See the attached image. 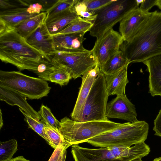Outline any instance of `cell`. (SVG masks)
<instances>
[{"instance_id": "f35d334b", "label": "cell", "mask_w": 161, "mask_h": 161, "mask_svg": "<svg viewBox=\"0 0 161 161\" xmlns=\"http://www.w3.org/2000/svg\"><path fill=\"white\" fill-rule=\"evenodd\" d=\"M156 6L161 10V0H157Z\"/></svg>"}, {"instance_id": "e0dca14e", "label": "cell", "mask_w": 161, "mask_h": 161, "mask_svg": "<svg viewBox=\"0 0 161 161\" xmlns=\"http://www.w3.org/2000/svg\"><path fill=\"white\" fill-rule=\"evenodd\" d=\"M142 63L149 73V92L153 97L161 96V54L149 58Z\"/></svg>"}, {"instance_id": "484cf974", "label": "cell", "mask_w": 161, "mask_h": 161, "mask_svg": "<svg viewBox=\"0 0 161 161\" xmlns=\"http://www.w3.org/2000/svg\"><path fill=\"white\" fill-rule=\"evenodd\" d=\"M58 64L52 59V57H45L39 63L35 73L40 78L49 81V75L58 67Z\"/></svg>"}, {"instance_id": "4316f807", "label": "cell", "mask_w": 161, "mask_h": 161, "mask_svg": "<svg viewBox=\"0 0 161 161\" xmlns=\"http://www.w3.org/2000/svg\"><path fill=\"white\" fill-rule=\"evenodd\" d=\"M44 128L45 133L50 142L49 145L54 149L59 145H71L67 142L59 130L52 127L46 125Z\"/></svg>"}, {"instance_id": "30bf717a", "label": "cell", "mask_w": 161, "mask_h": 161, "mask_svg": "<svg viewBox=\"0 0 161 161\" xmlns=\"http://www.w3.org/2000/svg\"><path fill=\"white\" fill-rule=\"evenodd\" d=\"M71 153L75 161H131L137 158L129 157L116 158L109 148H89L72 146Z\"/></svg>"}, {"instance_id": "e575fe53", "label": "cell", "mask_w": 161, "mask_h": 161, "mask_svg": "<svg viewBox=\"0 0 161 161\" xmlns=\"http://www.w3.org/2000/svg\"><path fill=\"white\" fill-rule=\"evenodd\" d=\"M154 135L161 137V109L154 121Z\"/></svg>"}, {"instance_id": "4dcf8cb0", "label": "cell", "mask_w": 161, "mask_h": 161, "mask_svg": "<svg viewBox=\"0 0 161 161\" xmlns=\"http://www.w3.org/2000/svg\"><path fill=\"white\" fill-rule=\"evenodd\" d=\"M115 0H84L87 11L92 12L100 10L110 4Z\"/></svg>"}, {"instance_id": "f546056e", "label": "cell", "mask_w": 161, "mask_h": 161, "mask_svg": "<svg viewBox=\"0 0 161 161\" xmlns=\"http://www.w3.org/2000/svg\"><path fill=\"white\" fill-rule=\"evenodd\" d=\"M38 113L41 117V121L46 125H48L56 129L59 130V121L54 116L49 108L42 104Z\"/></svg>"}, {"instance_id": "74e56055", "label": "cell", "mask_w": 161, "mask_h": 161, "mask_svg": "<svg viewBox=\"0 0 161 161\" xmlns=\"http://www.w3.org/2000/svg\"><path fill=\"white\" fill-rule=\"evenodd\" d=\"M3 120L2 117V113L1 110L0 109V129L3 127Z\"/></svg>"}, {"instance_id": "7c38bea8", "label": "cell", "mask_w": 161, "mask_h": 161, "mask_svg": "<svg viewBox=\"0 0 161 161\" xmlns=\"http://www.w3.org/2000/svg\"><path fill=\"white\" fill-rule=\"evenodd\" d=\"M100 72L97 63L81 77L82 83L75 106L70 115L72 119L81 121L86 100L96 78Z\"/></svg>"}, {"instance_id": "8d00e7d4", "label": "cell", "mask_w": 161, "mask_h": 161, "mask_svg": "<svg viewBox=\"0 0 161 161\" xmlns=\"http://www.w3.org/2000/svg\"><path fill=\"white\" fill-rule=\"evenodd\" d=\"M8 161H30L26 159L23 156H19L15 158L11 159Z\"/></svg>"}, {"instance_id": "83f0119b", "label": "cell", "mask_w": 161, "mask_h": 161, "mask_svg": "<svg viewBox=\"0 0 161 161\" xmlns=\"http://www.w3.org/2000/svg\"><path fill=\"white\" fill-rule=\"evenodd\" d=\"M17 141L12 139L0 143V161H8L11 159L18 150Z\"/></svg>"}, {"instance_id": "ac0fdd59", "label": "cell", "mask_w": 161, "mask_h": 161, "mask_svg": "<svg viewBox=\"0 0 161 161\" xmlns=\"http://www.w3.org/2000/svg\"><path fill=\"white\" fill-rule=\"evenodd\" d=\"M127 65L117 72L105 76L107 90L108 96L125 94L126 85L129 82L127 77Z\"/></svg>"}, {"instance_id": "d590c367", "label": "cell", "mask_w": 161, "mask_h": 161, "mask_svg": "<svg viewBox=\"0 0 161 161\" xmlns=\"http://www.w3.org/2000/svg\"><path fill=\"white\" fill-rule=\"evenodd\" d=\"M72 9L78 15L81 12L87 11L86 5L84 0H77Z\"/></svg>"}, {"instance_id": "b9f144b4", "label": "cell", "mask_w": 161, "mask_h": 161, "mask_svg": "<svg viewBox=\"0 0 161 161\" xmlns=\"http://www.w3.org/2000/svg\"><path fill=\"white\" fill-rule=\"evenodd\" d=\"M131 161H143L142 160V158H137L135 159H134Z\"/></svg>"}, {"instance_id": "d6a6232c", "label": "cell", "mask_w": 161, "mask_h": 161, "mask_svg": "<svg viewBox=\"0 0 161 161\" xmlns=\"http://www.w3.org/2000/svg\"><path fill=\"white\" fill-rule=\"evenodd\" d=\"M68 146H58L54 149L48 161H65L67 154L66 149Z\"/></svg>"}, {"instance_id": "ffe728a7", "label": "cell", "mask_w": 161, "mask_h": 161, "mask_svg": "<svg viewBox=\"0 0 161 161\" xmlns=\"http://www.w3.org/2000/svg\"><path fill=\"white\" fill-rule=\"evenodd\" d=\"M82 18L78 15L72 8L58 15L45 23L49 32L53 35L61 31L72 22Z\"/></svg>"}, {"instance_id": "44dd1931", "label": "cell", "mask_w": 161, "mask_h": 161, "mask_svg": "<svg viewBox=\"0 0 161 161\" xmlns=\"http://www.w3.org/2000/svg\"><path fill=\"white\" fill-rule=\"evenodd\" d=\"M47 12H43L22 21L14 27L16 32L26 39L45 22Z\"/></svg>"}, {"instance_id": "f1b7e54d", "label": "cell", "mask_w": 161, "mask_h": 161, "mask_svg": "<svg viewBox=\"0 0 161 161\" xmlns=\"http://www.w3.org/2000/svg\"><path fill=\"white\" fill-rule=\"evenodd\" d=\"M19 109L24 116L25 120L27 123L29 127L41 136L49 145V141L44 130L46 125L41 120H37L28 115L20 108H19Z\"/></svg>"}, {"instance_id": "cb8c5ba5", "label": "cell", "mask_w": 161, "mask_h": 161, "mask_svg": "<svg viewBox=\"0 0 161 161\" xmlns=\"http://www.w3.org/2000/svg\"><path fill=\"white\" fill-rule=\"evenodd\" d=\"M77 0H58L47 12V23L61 13L72 8Z\"/></svg>"}, {"instance_id": "2e32d148", "label": "cell", "mask_w": 161, "mask_h": 161, "mask_svg": "<svg viewBox=\"0 0 161 161\" xmlns=\"http://www.w3.org/2000/svg\"><path fill=\"white\" fill-rule=\"evenodd\" d=\"M0 100L10 105L18 106L28 115L37 120H41V118L38 112L27 103L26 97L19 92L0 86Z\"/></svg>"}, {"instance_id": "836d02e7", "label": "cell", "mask_w": 161, "mask_h": 161, "mask_svg": "<svg viewBox=\"0 0 161 161\" xmlns=\"http://www.w3.org/2000/svg\"><path fill=\"white\" fill-rule=\"evenodd\" d=\"M157 0H143L139 8L142 12H149V11L154 6L156 5Z\"/></svg>"}, {"instance_id": "ba28073f", "label": "cell", "mask_w": 161, "mask_h": 161, "mask_svg": "<svg viewBox=\"0 0 161 161\" xmlns=\"http://www.w3.org/2000/svg\"><path fill=\"white\" fill-rule=\"evenodd\" d=\"M52 59L57 64L66 66L74 79L83 75L98 63L91 50L81 52L56 51Z\"/></svg>"}, {"instance_id": "277c9868", "label": "cell", "mask_w": 161, "mask_h": 161, "mask_svg": "<svg viewBox=\"0 0 161 161\" xmlns=\"http://www.w3.org/2000/svg\"><path fill=\"white\" fill-rule=\"evenodd\" d=\"M110 120L78 121L65 117L59 121L58 129L70 145L78 144L123 125Z\"/></svg>"}, {"instance_id": "5b68a950", "label": "cell", "mask_w": 161, "mask_h": 161, "mask_svg": "<svg viewBox=\"0 0 161 161\" xmlns=\"http://www.w3.org/2000/svg\"><path fill=\"white\" fill-rule=\"evenodd\" d=\"M136 0H115L95 12L90 35L99 40L108 31L133 10L138 8Z\"/></svg>"}, {"instance_id": "7402d4cb", "label": "cell", "mask_w": 161, "mask_h": 161, "mask_svg": "<svg viewBox=\"0 0 161 161\" xmlns=\"http://www.w3.org/2000/svg\"><path fill=\"white\" fill-rule=\"evenodd\" d=\"M129 64L123 52L120 50L99 68L101 72L105 75H109L117 72Z\"/></svg>"}, {"instance_id": "6da1fadb", "label": "cell", "mask_w": 161, "mask_h": 161, "mask_svg": "<svg viewBox=\"0 0 161 161\" xmlns=\"http://www.w3.org/2000/svg\"><path fill=\"white\" fill-rule=\"evenodd\" d=\"M120 49L130 64L161 54V12H151L132 39L124 42Z\"/></svg>"}, {"instance_id": "d6986e66", "label": "cell", "mask_w": 161, "mask_h": 161, "mask_svg": "<svg viewBox=\"0 0 161 161\" xmlns=\"http://www.w3.org/2000/svg\"><path fill=\"white\" fill-rule=\"evenodd\" d=\"M38 14L29 13L27 7L0 11V30L14 28L22 21Z\"/></svg>"}, {"instance_id": "5bb4252c", "label": "cell", "mask_w": 161, "mask_h": 161, "mask_svg": "<svg viewBox=\"0 0 161 161\" xmlns=\"http://www.w3.org/2000/svg\"><path fill=\"white\" fill-rule=\"evenodd\" d=\"M25 40L29 44L46 56H53L56 52L53 36L45 22Z\"/></svg>"}, {"instance_id": "1f68e13d", "label": "cell", "mask_w": 161, "mask_h": 161, "mask_svg": "<svg viewBox=\"0 0 161 161\" xmlns=\"http://www.w3.org/2000/svg\"><path fill=\"white\" fill-rule=\"evenodd\" d=\"M26 7L23 0H0L1 11Z\"/></svg>"}, {"instance_id": "8fae6325", "label": "cell", "mask_w": 161, "mask_h": 161, "mask_svg": "<svg viewBox=\"0 0 161 161\" xmlns=\"http://www.w3.org/2000/svg\"><path fill=\"white\" fill-rule=\"evenodd\" d=\"M108 119L116 118L134 123L138 120L135 106L126 95L116 96L108 103L106 108Z\"/></svg>"}, {"instance_id": "3957f363", "label": "cell", "mask_w": 161, "mask_h": 161, "mask_svg": "<svg viewBox=\"0 0 161 161\" xmlns=\"http://www.w3.org/2000/svg\"><path fill=\"white\" fill-rule=\"evenodd\" d=\"M149 128L148 124L144 121L126 122L115 129L88 140L87 142L101 147L119 146L130 147L145 142Z\"/></svg>"}, {"instance_id": "60d3db41", "label": "cell", "mask_w": 161, "mask_h": 161, "mask_svg": "<svg viewBox=\"0 0 161 161\" xmlns=\"http://www.w3.org/2000/svg\"><path fill=\"white\" fill-rule=\"evenodd\" d=\"M152 161H161V157L156 158Z\"/></svg>"}, {"instance_id": "603a6c76", "label": "cell", "mask_w": 161, "mask_h": 161, "mask_svg": "<svg viewBox=\"0 0 161 161\" xmlns=\"http://www.w3.org/2000/svg\"><path fill=\"white\" fill-rule=\"evenodd\" d=\"M93 25L92 21L82 18L72 22L61 31L54 35L85 33L90 31Z\"/></svg>"}, {"instance_id": "9a60e30c", "label": "cell", "mask_w": 161, "mask_h": 161, "mask_svg": "<svg viewBox=\"0 0 161 161\" xmlns=\"http://www.w3.org/2000/svg\"><path fill=\"white\" fill-rule=\"evenodd\" d=\"M85 33L52 35L56 51L81 52L86 51L83 46Z\"/></svg>"}, {"instance_id": "9c48e42d", "label": "cell", "mask_w": 161, "mask_h": 161, "mask_svg": "<svg viewBox=\"0 0 161 161\" xmlns=\"http://www.w3.org/2000/svg\"><path fill=\"white\" fill-rule=\"evenodd\" d=\"M124 42L120 34L113 28L107 32L99 40L96 41L91 51L97 59L99 68L119 51Z\"/></svg>"}, {"instance_id": "52a82bcc", "label": "cell", "mask_w": 161, "mask_h": 161, "mask_svg": "<svg viewBox=\"0 0 161 161\" xmlns=\"http://www.w3.org/2000/svg\"><path fill=\"white\" fill-rule=\"evenodd\" d=\"M108 95L105 75L101 72L86 100L81 121H108L106 108Z\"/></svg>"}, {"instance_id": "8992f818", "label": "cell", "mask_w": 161, "mask_h": 161, "mask_svg": "<svg viewBox=\"0 0 161 161\" xmlns=\"http://www.w3.org/2000/svg\"><path fill=\"white\" fill-rule=\"evenodd\" d=\"M0 86L14 90L30 99L47 96L51 87L47 81L19 71H0Z\"/></svg>"}, {"instance_id": "7a4b0ae2", "label": "cell", "mask_w": 161, "mask_h": 161, "mask_svg": "<svg viewBox=\"0 0 161 161\" xmlns=\"http://www.w3.org/2000/svg\"><path fill=\"white\" fill-rule=\"evenodd\" d=\"M46 56L26 42L14 28L0 30V58L3 62L16 66L19 70L35 73Z\"/></svg>"}, {"instance_id": "ab89813d", "label": "cell", "mask_w": 161, "mask_h": 161, "mask_svg": "<svg viewBox=\"0 0 161 161\" xmlns=\"http://www.w3.org/2000/svg\"><path fill=\"white\" fill-rule=\"evenodd\" d=\"M136 4L138 7H139V5L142 3L143 0H136Z\"/></svg>"}, {"instance_id": "4fadbf2b", "label": "cell", "mask_w": 161, "mask_h": 161, "mask_svg": "<svg viewBox=\"0 0 161 161\" xmlns=\"http://www.w3.org/2000/svg\"><path fill=\"white\" fill-rule=\"evenodd\" d=\"M151 12L145 13L137 8L128 14L119 22V31L124 42L130 41Z\"/></svg>"}, {"instance_id": "d4e9b609", "label": "cell", "mask_w": 161, "mask_h": 161, "mask_svg": "<svg viewBox=\"0 0 161 161\" xmlns=\"http://www.w3.org/2000/svg\"><path fill=\"white\" fill-rule=\"evenodd\" d=\"M71 79V74L68 69L61 64H58L57 68L49 75V81L61 86L67 85Z\"/></svg>"}]
</instances>
